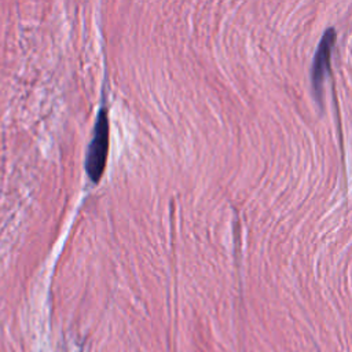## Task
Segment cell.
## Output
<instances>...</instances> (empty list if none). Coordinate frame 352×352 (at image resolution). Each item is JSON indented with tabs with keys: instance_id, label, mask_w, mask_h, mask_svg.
<instances>
[{
	"instance_id": "obj_1",
	"label": "cell",
	"mask_w": 352,
	"mask_h": 352,
	"mask_svg": "<svg viewBox=\"0 0 352 352\" xmlns=\"http://www.w3.org/2000/svg\"><path fill=\"white\" fill-rule=\"evenodd\" d=\"M109 132L110 128L107 109L100 107L85 157V170L92 182H98L104 170L109 151Z\"/></svg>"
},
{
	"instance_id": "obj_2",
	"label": "cell",
	"mask_w": 352,
	"mask_h": 352,
	"mask_svg": "<svg viewBox=\"0 0 352 352\" xmlns=\"http://www.w3.org/2000/svg\"><path fill=\"white\" fill-rule=\"evenodd\" d=\"M334 41H336V29L333 26H329L323 32V34L319 40V44L314 54L312 66H311V81H312L314 89L318 92L322 89V84L324 80V74L327 72L330 54H331Z\"/></svg>"
}]
</instances>
